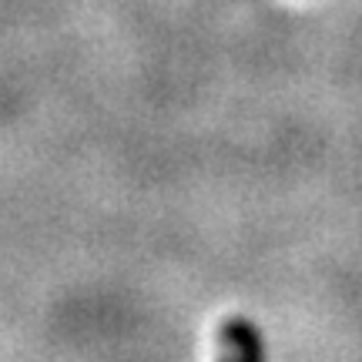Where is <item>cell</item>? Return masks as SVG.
Listing matches in <instances>:
<instances>
[{"label":"cell","instance_id":"6da1fadb","mask_svg":"<svg viewBox=\"0 0 362 362\" xmlns=\"http://www.w3.org/2000/svg\"><path fill=\"white\" fill-rule=\"evenodd\" d=\"M218 356L228 359H259L262 356V342L255 336V329L248 322H225L218 332Z\"/></svg>","mask_w":362,"mask_h":362}]
</instances>
